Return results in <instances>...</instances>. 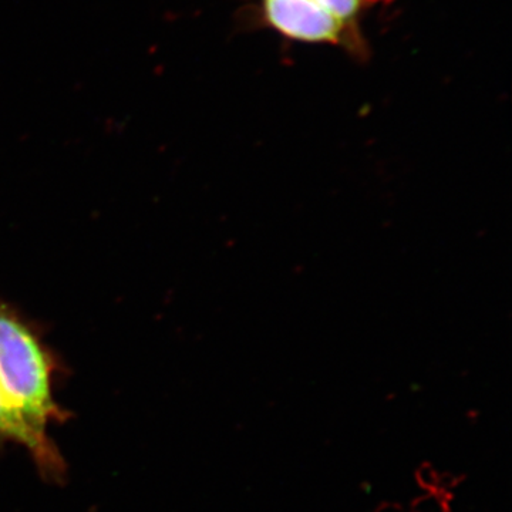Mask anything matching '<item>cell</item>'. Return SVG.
Returning a JSON list of instances; mask_svg holds the SVG:
<instances>
[{"mask_svg":"<svg viewBox=\"0 0 512 512\" xmlns=\"http://www.w3.org/2000/svg\"><path fill=\"white\" fill-rule=\"evenodd\" d=\"M0 390L10 407L37 433L56 413L50 365L33 333L0 305Z\"/></svg>","mask_w":512,"mask_h":512,"instance_id":"6da1fadb","label":"cell"},{"mask_svg":"<svg viewBox=\"0 0 512 512\" xmlns=\"http://www.w3.org/2000/svg\"><path fill=\"white\" fill-rule=\"evenodd\" d=\"M262 22L274 32L309 45L339 46L363 53L362 35L315 0H259Z\"/></svg>","mask_w":512,"mask_h":512,"instance_id":"7a4b0ae2","label":"cell"},{"mask_svg":"<svg viewBox=\"0 0 512 512\" xmlns=\"http://www.w3.org/2000/svg\"><path fill=\"white\" fill-rule=\"evenodd\" d=\"M0 434L19 441L30 448L37 457L45 458L46 461L53 460L55 456L50 453V446L47 444L46 436L37 433L29 426L15 410L10 407L8 400L0 390Z\"/></svg>","mask_w":512,"mask_h":512,"instance_id":"3957f363","label":"cell"},{"mask_svg":"<svg viewBox=\"0 0 512 512\" xmlns=\"http://www.w3.org/2000/svg\"><path fill=\"white\" fill-rule=\"evenodd\" d=\"M315 2L348 25L357 26V19L363 13L390 0H315Z\"/></svg>","mask_w":512,"mask_h":512,"instance_id":"277c9868","label":"cell"}]
</instances>
